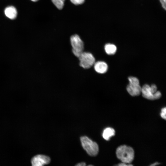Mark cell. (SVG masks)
Wrapping results in <instances>:
<instances>
[{
  "label": "cell",
  "mask_w": 166,
  "mask_h": 166,
  "mask_svg": "<svg viewBox=\"0 0 166 166\" xmlns=\"http://www.w3.org/2000/svg\"><path fill=\"white\" fill-rule=\"evenodd\" d=\"M116 154L117 157L122 162L131 164L134 157V151L131 147L125 145L119 146L117 148Z\"/></svg>",
  "instance_id": "1"
},
{
  "label": "cell",
  "mask_w": 166,
  "mask_h": 166,
  "mask_svg": "<svg viewBox=\"0 0 166 166\" xmlns=\"http://www.w3.org/2000/svg\"><path fill=\"white\" fill-rule=\"evenodd\" d=\"M141 93L143 97L148 100H155L160 98L161 96L160 92L157 90L156 85L145 84L141 87Z\"/></svg>",
  "instance_id": "2"
},
{
  "label": "cell",
  "mask_w": 166,
  "mask_h": 166,
  "mask_svg": "<svg viewBox=\"0 0 166 166\" xmlns=\"http://www.w3.org/2000/svg\"><path fill=\"white\" fill-rule=\"evenodd\" d=\"M80 140L82 146L87 153L92 156H96L99 151L97 144L86 136H82Z\"/></svg>",
  "instance_id": "3"
},
{
  "label": "cell",
  "mask_w": 166,
  "mask_h": 166,
  "mask_svg": "<svg viewBox=\"0 0 166 166\" xmlns=\"http://www.w3.org/2000/svg\"><path fill=\"white\" fill-rule=\"evenodd\" d=\"M70 41L72 48V52L76 57L78 58L84 52V42L77 34L72 36L70 38Z\"/></svg>",
  "instance_id": "4"
},
{
  "label": "cell",
  "mask_w": 166,
  "mask_h": 166,
  "mask_svg": "<svg viewBox=\"0 0 166 166\" xmlns=\"http://www.w3.org/2000/svg\"><path fill=\"white\" fill-rule=\"evenodd\" d=\"M78 58L79 65L84 69H89L95 62V57L90 52H83Z\"/></svg>",
  "instance_id": "5"
},
{
  "label": "cell",
  "mask_w": 166,
  "mask_h": 166,
  "mask_svg": "<svg viewBox=\"0 0 166 166\" xmlns=\"http://www.w3.org/2000/svg\"><path fill=\"white\" fill-rule=\"evenodd\" d=\"M129 84L127 87L128 93L132 96H138L141 93V87L138 79L136 77H130L128 78Z\"/></svg>",
  "instance_id": "6"
},
{
  "label": "cell",
  "mask_w": 166,
  "mask_h": 166,
  "mask_svg": "<svg viewBox=\"0 0 166 166\" xmlns=\"http://www.w3.org/2000/svg\"><path fill=\"white\" fill-rule=\"evenodd\" d=\"M50 161V158L43 155H38L34 156L31 160L33 166H42L49 164Z\"/></svg>",
  "instance_id": "7"
},
{
  "label": "cell",
  "mask_w": 166,
  "mask_h": 166,
  "mask_svg": "<svg viewBox=\"0 0 166 166\" xmlns=\"http://www.w3.org/2000/svg\"><path fill=\"white\" fill-rule=\"evenodd\" d=\"M93 65L94 70L99 73H104L108 70V66L107 64L103 61H98L95 62Z\"/></svg>",
  "instance_id": "8"
},
{
  "label": "cell",
  "mask_w": 166,
  "mask_h": 166,
  "mask_svg": "<svg viewBox=\"0 0 166 166\" xmlns=\"http://www.w3.org/2000/svg\"><path fill=\"white\" fill-rule=\"evenodd\" d=\"M4 12L6 16L10 19H14L17 16V10L14 6H7L5 9Z\"/></svg>",
  "instance_id": "9"
},
{
  "label": "cell",
  "mask_w": 166,
  "mask_h": 166,
  "mask_svg": "<svg viewBox=\"0 0 166 166\" xmlns=\"http://www.w3.org/2000/svg\"><path fill=\"white\" fill-rule=\"evenodd\" d=\"M115 134V131L113 128L107 127L104 130L102 133V136L104 139L108 140L111 137L114 136Z\"/></svg>",
  "instance_id": "10"
},
{
  "label": "cell",
  "mask_w": 166,
  "mask_h": 166,
  "mask_svg": "<svg viewBox=\"0 0 166 166\" xmlns=\"http://www.w3.org/2000/svg\"><path fill=\"white\" fill-rule=\"evenodd\" d=\"M104 48L106 53L109 55L114 54L117 49V47L114 45L110 43L106 44Z\"/></svg>",
  "instance_id": "11"
},
{
  "label": "cell",
  "mask_w": 166,
  "mask_h": 166,
  "mask_svg": "<svg viewBox=\"0 0 166 166\" xmlns=\"http://www.w3.org/2000/svg\"><path fill=\"white\" fill-rule=\"evenodd\" d=\"M52 1L57 9L61 10L63 8L64 2L62 0H52Z\"/></svg>",
  "instance_id": "12"
},
{
  "label": "cell",
  "mask_w": 166,
  "mask_h": 166,
  "mask_svg": "<svg viewBox=\"0 0 166 166\" xmlns=\"http://www.w3.org/2000/svg\"><path fill=\"white\" fill-rule=\"evenodd\" d=\"M72 3L75 5L82 4L85 0H70Z\"/></svg>",
  "instance_id": "13"
},
{
  "label": "cell",
  "mask_w": 166,
  "mask_h": 166,
  "mask_svg": "<svg viewBox=\"0 0 166 166\" xmlns=\"http://www.w3.org/2000/svg\"><path fill=\"white\" fill-rule=\"evenodd\" d=\"M166 107L163 108L161 109V112L160 114L161 117L163 119H166Z\"/></svg>",
  "instance_id": "14"
},
{
  "label": "cell",
  "mask_w": 166,
  "mask_h": 166,
  "mask_svg": "<svg viewBox=\"0 0 166 166\" xmlns=\"http://www.w3.org/2000/svg\"><path fill=\"white\" fill-rule=\"evenodd\" d=\"M160 1L162 7L165 10L166 9V0H160Z\"/></svg>",
  "instance_id": "15"
},
{
  "label": "cell",
  "mask_w": 166,
  "mask_h": 166,
  "mask_svg": "<svg viewBox=\"0 0 166 166\" xmlns=\"http://www.w3.org/2000/svg\"><path fill=\"white\" fill-rule=\"evenodd\" d=\"M118 166H132V165L130 164H126L122 162L121 163L118 164Z\"/></svg>",
  "instance_id": "16"
},
{
  "label": "cell",
  "mask_w": 166,
  "mask_h": 166,
  "mask_svg": "<svg viewBox=\"0 0 166 166\" xmlns=\"http://www.w3.org/2000/svg\"><path fill=\"white\" fill-rule=\"evenodd\" d=\"M86 165V164L84 162H81L80 163H78L76 164L75 166H84Z\"/></svg>",
  "instance_id": "17"
},
{
  "label": "cell",
  "mask_w": 166,
  "mask_h": 166,
  "mask_svg": "<svg viewBox=\"0 0 166 166\" xmlns=\"http://www.w3.org/2000/svg\"><path fill=\"white\" fill-rule=\"evenodd\" d=\"M159 164V163L156 162H155V163H154L152 164H151L150 165L153 166L158 165Z\"/></svg>",
  "instance_id": "18"
},
{
  "label": "cell",
  "mask_w": 166,
  "mask_h": 166,
  "mask_svg": "<svg viewBox=\"0 0 166 166\" xmlns=\"http://www.w3.org/2000/svg\"><path fill=\"white\" fill-rule=\"evenodd\" d=\"M30 0L33 2H36L38 1V0Z\"/></svg>",
  "instance_id": "19"
},
{
  "label": "cell",
  "mask_w": 166,
  "mask_h": 166,
  "mask_svg": "<svg viewBox=\"0 0 166 166\" xmlns=\"http://www.w3.org/2000/svg\"><path fill=\"white\" fill-rule=\"evenodd\" d=\"M92 165H89V166H92Z\"/></svg>",
  "instance_id": "20"
},
{
  "label": "cell",
  "mask_w": 166,
  "mask_h": 166,
  "mask_svg": "<svg viewBox=\"0 0 166 166\" xmlns=\"http://www.w3.org/2000/svg\"><path fill=\"white\" fill-rule=\"evenodd\" d=\"M62 0L64 1V2H65V0Z\"/></svg>",
  "instance_id": "21"
}]
</instances>
